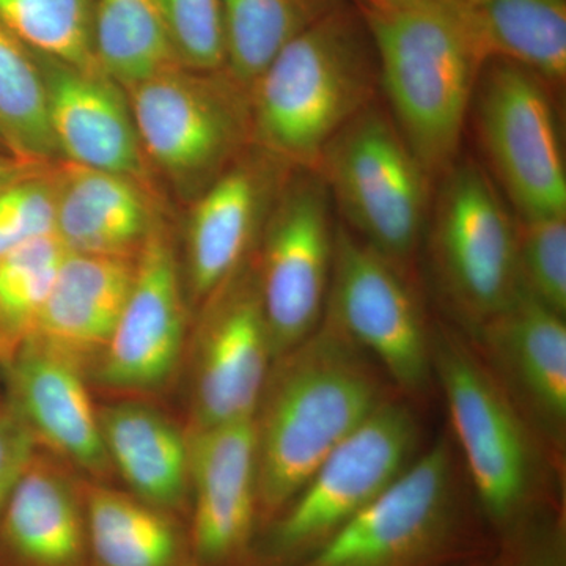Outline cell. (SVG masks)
Masks as SVG:
<instances>
[{"mask_svg": "<svg viewBox=\"0 0 566 566\" xmlns=\"http://www.w3.org/2000/svg\"><path fill=\"white\" fill-rule=\"evenodd\" d=\"M3 395L41 452L57 458L92 482H107L112 468L104 449L98 406L87 374L39 342L25 340L0 365Z\"/></svg>", "mask_w": 566, "mask_h": 566, "instance_id": "obj_17", "label": "cell"}, {"mask_svg": "<svg viewBox=\"0 0 566 566\" xmlns=\"http://www.w3.org/2000/svg\"><path fill=\"white\" fill-rule=\"evenodd\" d=\"M315 170L346 229L411 273L431 178L390 114L371 103L329 142Z\"/></svg>", "mask_w": 566, "mask_h": 566, "instance_id": "obj_7", "label": "cell"}, {"mask_svg": "<svg viewBox=\"0 0 566 566\" xmlns=\"http://www.w3.org/2000/svg\"><path fill=\"white\" fill-rule=\"evenodd\" d=\"M40 164H32L11 155V153L0 151V189L11 185V182L20 180L22 177H28L36 172Z\"/></svg>", "mask_w": 566, "mask_h": 566, "instance_id": "obj_36", "label": "cell"}, {"mask_svg": "<svg viewBox=\"0 0 566 566\" xmlns=\"http://www.w3.org/2000/svg\"><path fill=\"white\" fill-rule=\"evenodd\" d=\"M433 376L444 394L453 444L494 538L539 506L562 504L551 475L560 460L545 444L471 338L431 329Z\"/></svg>", "mask_w": 566, "mask_h": 566, "instance_id": "obj_4", "label": "cell"}, {"mask_svg": "<svg viewBox=\"0 0 566 566\" xmlns=\"http://www.w3.org/2000/svg\"><path fill=\"white\" fill-rule=\"evenodd\" d=\"M359 7L390 117L428 177L444 175L457 163L485 52L453 0Z\"/></svg>", "mask_w": 566, "mask_h": 566, "instance_id": "obj_2", "label": "cell"}, {"mask_svg": "<svg viewBox=\"0 0 566 566\" xmlns=\"http://www.w3.org/2000/svg\"><path fill=\"white\" fill-rule=\"evenodd\" d=\"M93 52L99 70L128 87L178 63L158 0H95Z\"/></svg>", "mask_w": 566, "mask_h": 566, "instance_id": "obj_26", "label": "cell"}, {"mask_svg": "<svg viewBox=\"0 0 566 566\" xmlns=\"http://www.w3.org/2000/svg\"><path fill=\"white\" fill-rule=\"evenodd\" d=\"M378 59L363 10L352 2L294 36L253 82L251 128L268 155L316 169L324 148L375 103Z\"/></svg>", "mask_w": 566, "mask_h": 566, "instance_id": "obj_3", "label": "cell"}, {"mask_svg": "<svg viewBox=\"0 0 566 566\" xmlns=\"http://www.w3.org/2000/svg\"><path fill=\"white\" fill-rule=\"evenodd\" d=\"M112 474L125 490L186 521L189 509V431L139 397L98 406Z\"/></svg>", "mask_w": 566, "mask_h": 566, "instance_id": "obj_21", "label": "cell"}, {"mask_svg": "<svg viewBox=\"0 0 566 566\" xmlns=\"http://www.w3.org/2000/svg\"><path fill=\"white\" fill-rule=\"evenodd\" d=\"M0 566H88L84 480L41 450L0 513Z\"/></svg>", "mask_w": 566, "mask_h": 566, "instance_id": "obj_18", "label": "cell"}, {"mask_svg": "<svg viewBox=\"0 0 566 566\" xmlns=\"http://www.w3.org/2000/svg\"><path fill=\"white\" fill-rule=\"evenodd\" d=\"M495 566H566L564 504L539 506L495 539Z\"/></svg>", "mask_w": 566, "mask_h": 566, "instance_id": "obj_34", "label": "cell"}, {"mask_svg": "<svg viewBox=\"0 0 566 566\" xmlns=\"http://www.w3.org/2000/svg\"><path fill=\"white\" fill-rule=\"evenodd\" d=\"M227 69L243 88L266 70L294 36L348 0H222Z\"/></svg>", "mask_w": 566, "mask_h": 566, "instance_id": "obj_27", "label": "cell"}, {"mask_svg": "<svg viewBox=\"0 0 566 566\" xmlns=\"http://www.w3.org/2000/svg\"><path fill=\"white\" fill-rule=\"evenodd\" d=\"M208 301L188 352L191 431L252 420L274 363L255 273L241 268Z\"/></svg>", "mask_w": 566, "mask_h": 566, "instance_id": "obj_12", "label": "cell"}, {"mask_svg": "<svg viewBox=\"0 0 566 566\" xmlns=\"http://www.w3.org/2000/svg\"><path fill=\"white\" fill-rule=\"evenodd\" d=\"M457 566H495L494 553L490 556L474 558V560L464 562V564Z\"/></svg>", "mask_w": 566, "mask_h": 566, "instance_id": "obj_37", "label": "cell"}, {"mask_svg": "<svg viewBox=\"0 0 566 566\" xmlns=\"http://www.w3.org/2000/svg\"><path fill=\"white\" fill-rule=\"evenodd\" d=\"M54 178L36 170L0 189V259L55 232Z\"/></svg>", "mask_w": 566, "mask_h": 566, "instance_id": "obj_33", "label": "cell"}, {"mask_svg": "<svg viewBox=\"0 0 566 566\" xmlns=\"http://www.w3.org/2000/svg\"><path fill=\"white\" fill-rule=\"evenodd\" d=\"M0 147H3L2 139H0Z\"/></svg>", "mask_w": 566, "mask_h": 566, "instance_id": "obj_38", "label": "cell"}, {"mask_svg": "<svg viewBox=\"0 0 566 566\" xmlns=\"http://www.w3.org/2000/svg\"><path fill=\"white\" fill-rule=\"evenodd\" d=\"M188 354V316L177 256L153 229L137 255L136 279L109 344L88 379L115 397L155 395L174 381Z\"/></svg>", "mask_w": 566, "mask_h": 566, "instance_id": "obj_13", "label": "cell"}, {"mask_svg": "<svg viewBox=\"0 0 566 566\" xmlns=\"http://www.w3.org/2000/svg\"><path fill=\"white\" fill-rule=\"evenodd\" d=\"M409 275L344 223L337 226L324 316L408 398L422 397L434 378L431 327Z\"/></svg>", "mask_w": 566, "mask_h": 566, "instance_id": "obj_9", "label": "cell"}, {"mask_svg": "<svg viewBox=\"0 0 566 566\" xmlns=\"http://www.w3.org/2000/svg\"><path fill=\"white\" fill-rule=\"evenodd\" d=\"M55 175V232L70 252L139 255L153 227L129 178L71 163Z\"/></svg>", "mask_w": 566, "mask_h": 566, "instance_id": "obj_23", "label": "cell"}, {"mask_svg": "<svg viewBox=\"0 0 566 566\" xmlns=\"http://www.w3.org/2000/svg\"><path fill=\"white\" fill-rule=\"evenodd\" d=\"M189 431L186 524L199 566H252L260 534L252 420Z\"/></svg>", "mask_w": 566, "mask_h": 566, "instance_id": "obj_15", "label": "cell"}, {"mask_svg": "<svg viewBox=\"0 0 566 566\" xmlns=\"http://www.w3.org/2000/svg\"><path fill=\"white\" fill-rule=\"evenodd\" d=\"M0 139L11 155L32 164L59 148L52 134L43 73L21 41L0 24Z\"/></svg>", "mask_w": 566, "mask_h": 566, "instance_id": "obj_28", "label": "cell"}, {"mask_svg": "<svg viewBox=\"0 0 566 566\" xmlns=\"http://www.w3.org/2000/svg\"><path fill=\"white\" fill-rule=\"evenodd\" d=\"M395 390L381 367L326 316L274 360L253 416L260 532Z\"/></svg>", "mask_w": 566, "mask_h": 566, "instance_id": "obj_1", "label": "cell"}, {"mask_svg": "<svg viewBox=\"0 0 566 566\" xmlns=\"http://www.w3.org/2000/svg\"><path fill=\"white\" fill-rule=\"evenodd\" d=\"M488 61L516 63L554 87L566 81V0H453Z\"/></svg>", "mask_w": 566, "mask_h": 566, "instance_id": "obj_25", "label": "cell"}, {"mask_svg": "<svg viewBox=\"0 0 566 566\" xmlns=\"http://www.w3.org/2000/svg\"><path fill=\"white\" fill-rule=\"evenodd\" d=\"M46 84L52 134L69 163L102 172L137 177L140 140L132 109L104 73L39 57Z\"/></svg>", "mask_w": 566, "mask_h": 566, "instance_id": "obj_19", "label": "cell"}, {"mask_svg": "<svg viewBox=\"0 0 566 566\" xmlns=\"http://www.w3.org/2000/svg\"><path fill=\"white\" fill-rule=\"evenodd\" d=\"M420 436L422 427L409 398L395 394L260 532L252 566H297L322 549L412 464Z\"/></svg>", "mask_w": 566, "mask_h": 566, "instance_id": "obj_6", "label": "cell"}, {"mask_svg": "<svg viewBox=\"0 0 566 566\" xmlns=\"http://www.w3.org/2000/svg\"><path fill=\"white\" fill-rule=\"evenodd\" d=\"M296 170L266 223L255 271L274 360L319 326L333 273V196L318 170Z\"/></svg>", "mask_w": 566, "mask_h": 566, "instance_id": "obj_10", "label": "cell"}, {"mask_svg": "<svg viewBox=\"0 0 566 566\" xmlns=\"http://www.w3.org/2000/svg\"><path fill=\"white\" fill-rule=\"evenodd\" d=\"M136 271L137 255L70 252L29 338L91 376L125 308Z\"/></svg>", "mask_w": 566, "mask_h": 566, "instance_id": "obj_20", "label": "cell"}, {"mask_svg": "<svg viewBox=\"0 0 566 566\" xmlns=\"http://www.w3.org/2000/svg\"><path fill=\"white\" fill-rule=\"evenodd\" d=\"M95 0H0V24L33 55L103 73L93 52Z\"/></svg>", "mask_w": 566, "mask_h": 566, "instance_id": "obj_29", "label": "cell"}, {"mask_svg": "<svg viewBox=\"0 0 566 566\" xmlns=\"http://www.w3.org/2000/svg\"><path fill=\"white\" fill-rule=\"evenodd\" d=\"M158 3L178 62L207 74L226 69L222 0H158Z\"/></svg>", "mask_w": 566, "mask_h": 566, "instance_id": "obj_32", "label": "cell"}, {"mask_svg": "<svg viewBox=\"0 0 566 566\" xmlns=\"http://www.w3.org/2000/svg\"><path fill=\"white\" fill-rule=\"evenodd\" d=\"M517 270L528 294L566 314V216L516 219Z\"/></svg>", "mask_w": 566, "mask_h": 566, "instance_id": "obj_31", "label": "cell"}, {"mask_svg": "<svg viewBox=\"0 0 566 566\" xmlns=\"http://www.w3.org/2000/svg\"><path fill=\"white\" fill-rule=\"evenodd\" d=\"M88 566H199L181 516L84 480Z\"/></svg>", "mask_w": 566, "mask_h": 566, "instance_id": "obj_24", "label": "cell"}, {"mask_svg": "<svg viewBox=\"0 0 566 566\" xmlns=\"http://www.w3.org/2000/svg\"><path fill=\"white\" fill-rule=\"evenodd\" d=\"M36 452L31 431L0 392V513Z\"/></svg>", "mask_w": 566, "mask_h": 566, "instance_id": "obj_35", "label": "cell"}, {"mask_svg": "<svg viewBox=\"0 0 566 566\" xmlns=\"http://www.w3.org/2000/svg\"><path fill=\"white\" fill-rule=\"evenodd\" d=\"M69 253L52 233L0 259V365L31 337Z\"/></svg>", "mask_w": 566, "mask_h": 566, "instance_id": "obj_30", "label": "cell"}, {"mask_svg": "<svg viewBox=\"0 0 566 566\" xmlns=\"http://www.w3.org/2000/svg\"><path fill=\"white\" fill-rule=\"evenodd\" d=\"M430 253L436 282L469 333L523 292L516 221L482 167L455 163L444 175Z\"/></svg>", "mask_w": 566, "mask_h": 566, "instance_id": "obj_8", "label": "cell"}, {"mask_svg": "<svg viewBox=\"0 0 566 566\" xmlns=\"http://www.w3.org/2000/svg\"><path fill=\"white\" fill-rule=\"evenodd\" d=\"M132 115L140 147L166 172L207 177L221 169L251 125L237 88L178 69L132 85Z\"/></svg>", "mask_w": 566, "mask_h": 566, "instance_id": "obj_14", "label": "cell"}, {"mask_svg": "<svg viewBox=\"0 0 566 566\" xmlns=\"http://www.w3.org/2000/svg\"><path fill=\"white\" fill-rule=\"evenodd\" d=\"M273 188V172L241 164L214 180L193 207L188 230L193 300H210L243 268Z\"/></svg>", "mask_w": 566, "mask_h": 566, "instance_id": "obj_22", "label": "cell"}, {"mask_svg": "<svg viewBox=\"0 0 566 566\" xmlns=\"http://www.w3.org/2000/svg\"><path fill=\"white\" fill-rule=\"evenodd\" d=\"M495 538L441 438L337 535L297 566H457L490 556Z\"/></svg>", "mask_w": 566, "mask_h": 566, "instance_id": "obj_5", "label": "cell"}, {"mask_svg": "<svg viewBox=\"0 0 566 566\" xmlns=\"http://www.w3.org/2000/svg\"><path fill=\"white\" fill-rule=\"evenodd\" d=\"M485 360L551 452L566 441V324L526 290L469 333Z\"/></svg>", "mask_w": 566, "mask_h": 566, "instance_id": "obj_16", "label": "cell"}, {"mask_svg": "<svg viewBox=\"0 0 566 566\" xmlns=\"http://www.w3.org/2000/svg\"><path fill=\"white\" fill-rule=\"evenodd\" d=\"M549 85L516 63L488 61L474 98L480 139L517 218L566 216V170Z\"/></svg>", "mask_w": 566, "mask_h": 566, "instance_id": "obj_11", "label": "cell"}]
</instances>
